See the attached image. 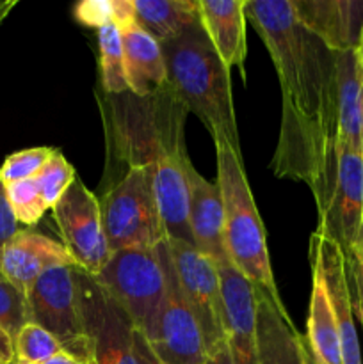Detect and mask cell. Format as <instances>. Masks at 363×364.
<instances>
[{"mask_svg":"<svg viewBox=\"0 0 363 364\" xmlns=\"http://www.w3.org/2000/svg\"><path fill=\"white\" fill-rule=\"evenodd\" d=\"M246 18L262 38L281 87L270 167L278 178L308 185L320 210L337 166V52L299 21L290 0H246Z\"/></svg>","mask_w":363,"mask_h":364,"instance_id":"cell-1","label":"cell"},{"mask_svg":"<svg viewBox=\"0 0 363 364\" xmlns=\"http://www.w3.org/2000/svg\"><path fill=\"white\" fill-rule=\"evenodd\" d=\"M166 60L167 87L178 102L201 119L212 137H221L241 153L230 70L224 66L201 21L160 43Z\"/></svg>","mask_w":363,"mask_h":364,"instance_id":"cell-2","label":"cell"},{"mask_svg":"<svg viewBox=\"0 0 363 364\" xmlns=\"http://www.w3.org/2000/svg\"><path fill=\"white\" fill-rule=\"evenodd\" d=\"M217 156V185L223 199L224 249L226 256L253 287L285 309L274 281L265 230L246 178L241 153L224 139L212 137Z\"/></svg>","mask_w":363,"mask_h":364,"instance_id":"cell-3","label":"cell"},{"mask_svg":"<svg viewBox=\"0 0 363 364\" xmlns=\"http://www.w3.org/2000/svg\"><path fill=\"white\" fill-rule=\"evenodd\" d=\"M166 242L157 247L110 252L95 283L120 306L134 329L148 340L153 334L167 290Z\"/></svg>","mask_w":363,"mask_h":364,"instance_id":"cell-4","label":"cell"},{"mask_svg":"<svg viewBox=\"0 0 363 364\" xmlns=\"http://www.w3.org/2000/svg\"><path fill=\"white\" fill-rule=\"evenodd\" d=\"M100 208L110 252L157 247L167 240L148 167H128L100 199Z\"/></svg>","mask_w":363,"mask_h":364,"instance_id":"cell-5","label":"cell"},{"mask_svg":"<svg viewBox=\"0 0 363 364\" xmlns=\"http://www.w3.org/2000/svg\"><path fill=\"white\" fill-rule=\"evenodd\" d=\"M78 267H53L25 291L28 322L43 327L64 345L66 352L93 364L89 338L82 320L77 283Z\"/></svg>","mask_w":363,"mask_h":364,"instance_id":"cell-6","label":"cell"},{"mask_svg":"<svg viewBox=\"0 0 363 364\" xmlns=\"http://www.w3.org/2000/svg\"><path fill=\"white\" fill-rule=\"evenodd\" d=\"M52 212L63 245L75 265L88 276H98L110 256L100 199L77 178Z\"/></svg>","mask_w":363,"mask_h":364,"instance_id":"cell-7","label":"cell"},{"mask_svg":"<svg viewBox=\"0 0 363 364\" xmlns=\"http://www.w3.org/2000/svg\"><path fill=\"white\" fill-rule=\"evenodd\" d=\"M166 245L182 294L201 327L206 350L210 352L226 341L219 270L216 262L199 252L194 245L173 238H167Z\"/></svg>","mask_w":363,"mask_h":364,"instance_id":"cell-8","label":"cell"},{"mask_svg":"<svg viewBox=\"0 0 363 364\" xmlns=\"http://www.w3.org/2000/svg\"><path fill=\"white\" fill-rule=\"evenodd\" d=\"M77 283L93 364H137L135 329L123 309L80 269L77 270Z\"/></svg>","mask_w":363,"mask_h":364,"instance_id":"cell-9","label":"cell"},{"mask_svg":"<svg viewBox=\"0 0 363 364\" xmlns=\"http://www.w3.org/2000/svg\"><path fill=\"white\" fill-rule=\"evenodd\" d=\"M166 299L155 331L146 341L164 364H205L209 359L205 338L194 313L182 294L180 283L171 265L169 252L166 258Z\"/></svg>","mask_w":363,"mask_h":364,"instance_id":"cell-10","label":"cell"},{"mask_svg":"<svg viewBox=\"0 0 363 364\" xmlns=\"http://www.w3.org/2000/svg\"><path fill=\"white\" fill-rule=\"evenodd\" d=\"M319 212L322 233L342 249L356 244L363 230V155L356 149L337 146V166L330 194Z\"/></svg>","mask_w":363,"mask_h":364,"instance_id":"cell-11","label":"cell"},{"mask_svg":"<svg viewBox=\"0 0 363 364\" xmlns=\"http://www.w3.org/2000/svg\"><path fill=\"white\" fill-rule=\"evenodd\" d=\"M310 259L319 265L327 294H330L335 320H337L338 338H340L342 364H363L344 249L326 233L315 230V233L310 238Z\"/></svg>","mask_w":363,"mask_h":364,"instance_id":"cell-12","label":"cell"},{"mask_svg":"<svg viewBox=\"0 0 363 364\" xmlns=\"http://www.w3.org/2000/svg\"><path fill=\"white\" fill-rule=\"evenodd\" d=\"M226 343L237 364L256 363V288L230 262H217Z\"/></svg>","mask_w":363,"mask_h":364,"instance_id":"cell-13","label":"cell"},{"mask_svg":"<svg viewBox=\"0 0 363 364\" xmlns=\"http://www.w3.org/2000/svg\"><path fill=\"white\" fill-rule=\"evenodd\" d=\"M66 265L77 267L66 247L31 230H18L0 251V274L23 294L46 270Z\"/></svg>","mask_w":363,"mask_h":364,"instance_id":"cell-14","label":"cell"},{"mask_svg":"<svg viewBox=\"0 0 363 364\" xmlns=\"http://www.w3.org/2000/svg\"><path fill=\"white\" fill-rule=\"evenodd\" d=\"M302 25L331 52L356 50L363 32V0H290Z\"/></svg>","mask_w":363,"mask_h":364,"instance_id":"cell-15","label":"cell"},{"mask_svg":"<svg viewBox=\"0 0 363 364\" xmlns=\"http://www.w3.org/2000/svg\"><path fill=\"white\" fill-rule=\"evenodd\" d=\"M189 230L192 244L214 262L226 259L224 249V213L223 199L217 181H209L191 166L189 169Z\"/></svg>","mask_w":363,"mask_h":364,"instance_id":"cell-16","label":"cell"},{"mask_svg":"<svg viewBox=\"0 0 363 364\" xmlns=\"http://www.w3.org/2000/svg\"><path fill=\"white\" fill-rule=\"evenodd\" d=\"M256 363L308 364L305 336L298 333L288 316L256 288Z\"/></svg>","mask_w":363,"mask_h":364,"instance_id":"cell-17","label":"cell"},{"mask_svg":"<svg viewBox=\"0 0 363 364\" xmlns=\"http://www.w3.org/2000/svg\"><path fill=\"white\" fill-rule=\"evenodd\" d=\"M198 9L203 31L224 66L228 70L238 68L242 77H246V0H198Z\"/></svg>","mask_w":363,"mask_h":364,"instance_id":"cell-18","label":"cell"},{"mask_svg":"<svg viewBox=\"0 0 363 364\" xmlns=\"http://www.w3.org/2000/svg\"><path fill=\"white\" fill-rule=\"evenodd\" d=\"M337 68V146L362 151L363 148V85L358 52L335 53Z\"/></svg>","mask_w":363,"mask_h":364,"instance_id":"cell-19","label":"cell"},{"mask_svg":"<svg viewBox=\"0 0 363 364\" xmlns=\"http://www.w3.org/2000/svg\"><path fill=\"white\" fill-rule=\"evenodd\" d=\"M120 32L128 92L135 96H149L166 87L167 71L160 43L137 23L120 28Z\"/></svg>","mask_w":363,"mask_h":364,"instance_id":"cell-20","label":"cell"},{"mask_svg":"<svg viewBox=\"0 0 363 364\" xmlns=\"http://www.w3.org/2000/svg\"><path fill=\"white\" fill-rule=\"evenodd\" d=\"M310 263H312V295H310L308 322H306V345L319 364H342L340 338H338L330 294L319 265L313 259H310Z\"/></svg>","mask_w":363,"mask_h":364,"instance_id":"cell-21","label":"cell"},{"mask_svg":"<svg viewBox=\"0 0 363 364\" xmlns=\"http://www.w3.org/2000/svg\"><path fill=\"white\" fill-rule=\"evenodd\" d=\"M135 23L159 43L182 34L199 20L198 0H134Z\"/></svg>","mask_w":363,"mask_h":364,"instance_id":"cell-22","label":"cell"},{"mask_svg":"<svg viewBox=\"0 0 363 364\" xmlns=\"http://www.w3.org/2000/svg\"><path fill=\"white\" fill-rule=\"evenodd\" d=\"M98 48L102 85L107 95L128 92L123 43H121V32L116 25L110 23L98 28Z\"/></svg>","mask_w":363,"mask_h":364,"instance_id":"cell-23","label":"cell"},{"mask_svg":"<svg viewBox=\"0 0 363 364\" xmlns=\"http://www.w3.org/2000/svg\"><path fill=\"white\" fill-rule=\"evenodd\" d=\"M66 352L64 345L43 327L28 322L14 338L16 361L23 364H43L53 355Z\"/></svg>","mask_w":363,"mask_h":364,"instance_id":"cell-24","label":"cell"},{"mask_svg":"<svg viewBox=\"0 0 363 364\" xmlns=\"http://www.w3.org/2000/svg\"><path fill=\"white\" fill-rule=\"evenodd\" d=\"M36 183H38L41 198L48 208H53L57 205L64 192L71 187L77 174H75V167L64 159L63 153L56 149L48 162L45 164L41 171L34 176Z\"/></svg>","mask_w":363,"mask_h":364,"instance_id":"cell-25","label":"cell"},{"mask_svg":"<svg viewBox=\"0 0 363 364\" xmlns=\"http://www.w3.org/2000/svg\"><path fill=\"white\" fill-rule=\"evenodd\" d=\"M4 187H6L7 201H9L18 223L25 224V226H36L46 213L48 206L43 201L34 178L14 181V183L4 185Z\"/></svg>","mask_w":363,"mask_h":364,"instance_id":"cell-26","label":"cell"},{"mask_svg":"<svg viewBox=\"0 0 363 364\" xmlns=\"http://www.w3.org/2000/svg\"><path fill=\"white\" fill-rule=\"evenodd\" d=\"M53 153H56V149L43 148V146L13 153L4 160L2 167H0V181L4 185H9L14 181L34 178L45 167V164L48 162Z\"/></svg>","mask_w":363,"mask_h":364,"instance_id":"cell-27","label":"cell"},{"mask_svg":"<svg viewBox=\"0 0 363 364\" xmlns=\"http://www.w3.org/2000/svg\"><path fill=\"white\" fill-rule=\"evenodd\" d=\"M25 323H28L27 297L0 274V327L14 341Z\"/></svg>","mask_w":363,"mask_h":364,"instance_id":"cell-28","label":"cell"},{"mask_svg":"<svg viewBox=\"0 0 363 364\" xmlns=\"http://www.w3.org/2000/svg\"><path fill=\"white\" fill-rule=\"evenodd\" d=\"M75 20L89 28H102L114 23L112 0H82L73 7Z\"/></svg>","mask_w":363,"mask_h":364,"instance_id":"cell-29","label":"cell"},{"mask_svg":"<svg viewBox=\"0 0 363 364\" xmlns=\"http://www.w3.org/2000/svg\"><path fill=\"white\" fill-rule=\"evenodd\" d=\"M344 252L345 263H347V277L349 287H351L352 308H354V316L358 318L363 331V256L354 245L345 249Z\"/></svg>","mask_w":363,"mask_h":364,"instance_id":"cell-30","label":"cell"},{"mask_svg":"<svg viewBox=\"0 0 363 364\" xmlns=\"http://www.w3.org/2000/svg\"><path fill=\"white\" fill-rule=\"evenodd\" d=\"M18 233V220L11 210L6 196V187L0 181V251Z\"/></svg>","mask_w":363,"mask_h":364,"instance_id":"cell-31","label":"cell"},{"mask_svg":"<svg viewBox=\"0 0 363 364\" xmlns=\"http://www.w3.org/2000/svg\"><path fill=\"white\" fill-rule=\"evenodd\" d=\"M114 25L117 28L130 27L135 23V2L134 0H112Z\"/></svg>","mask_w":363,"mask_h":364,"instance_id":"cell-32","label":"cell"},{"mask_svg":"<svg viewBox=\"0 0 363 364\" xmlns=\"http://www.w3.org/2000/svg\"><path fill=\"white\" fill-rule=\"evenodd\" d=\"M134 350H135V359L137 364H164L159 358L155 355V352L152 350L149 343L146 341V338L141 333L135 331L134 333Z\"/></svg>","mask_w":363,"mask_h":364,"instance_id":"cell-33","label":"cell"},{"mask_svg":"<svg viewBox=\"0 0 363 364\" xmlns=\"http://www.w3.org/2000/svg\"><path fill=\"white\" fill-rule=\"evenodd\" d=\"M14 361L16 354H14L13 338L0 327V364H13Z\"/></svg>","mask_w":363,"mask_h":364,"instance_id":"cell-34","label":"cell"},{"mask_svg":"<svg viewBox=\"0 0 363 364\" xmlns=\"http://www.w3.org/2000/svg\"><path fill=\"white\" fill-rule=\"evenodd\" d=\"M205 364H237L235 363L233 355H231L230 347H228L226 341H223L221 345H217L216 348L209 352V359Z\"/></svg>","mask_w":363,"mask_h":364,"instance_id":"cell-35","label":"cell"},{"mask_svg":"<svg viewBox=\"0 0 363 364\" xmlns=\"http://www.w3.org/2000/svg\"><path fill=\"white\" fill-rule=\"evenodd\" d=\"M43 364H88V363L78 359L77 355L70 354V352H60V354L53 355L52 359H48V361H45Z\"/></svg>","mask_w":363,"mask_h":364,"instance_id":"cell-36","label":"cell"},{"mask_svg":"<svg viewBox=\"0 0 363 364\" xmlns=\"http://www.w3.org/2000/svg\"><path fill=\"white\" fill-rule=\"evenodd\" d=\"M14 6H16V0H0V23L6 20V16Z\"/></svg>","mask_w":363,"mask_h":364,"instance_id":"cell-37","label":"cell"},{"mask_svg":"<svg viewBox=\"0 0 363 364\" xmlns=\"http://www.w3.org/2000/svg\"><path fill=\"white\" fill-rule=\"evenodd\" d=\"M358 52V60H359V71H362V85H363V32H362V38H359V45L356 48Z\"/></svg>","mask_w":363,"mask_h":364,"instance_id":"cell-38","label":"cell"},{"mask_svg":"<svg viewBox=\"0 0 363 364\" xmlns=\"http://www.w3.org/2000/svg\"><path fill=\"white\" fill-rule=\"evenodd\" d=\"M305 348H306V363H308V364H319V363L315 361V359H313L312 352L308 350V345H306V340H305Z\"/></svg>","mask_w":363,"mask_h":364,"instance_id":"cell-39","label":"cell"},{"mask_svg":"<svg viewBox=\"0 0 363 364\" xmlns=\"http://www.w3.org/2000/svg\"><path fill=\"white\" fill-rule=\"evenodd\" d=\"M354 247L358 249V251L362 252V256H363V231H362V235H359V238H358V240H356Z\"/></svg>","mask_w":363,"mask_h":364,"instance_id":"cell-40","label":"cell"},{"mask_svg":"<svg viewBox=\"0 0 363 364\" xmlns=\"http://www.w3.org/2000/svg\"><path fill=\"white\" fill-rule=\"evenodd\" d=\"M13 364H23V363H18V361H14Z\"/></svg>","mask_w":363,"mask_h":364,"instance_id":"cell-41","label":"cell"},{"mask_svg":"<svg viewBox=\"0 0 363 364\" xmlns=\"http://www.w3.org/2000/svg\"><path fill=\"white\" fill-rule=\"evenodd\" d=\"M362 155H363V148H362ZM363 231V230H362Z\"/></svg>","mask_w":363,"mask_h":364,"instance_id":"cell-42","label":"cell"}]
</instances>
